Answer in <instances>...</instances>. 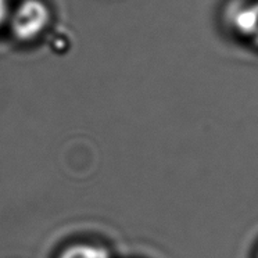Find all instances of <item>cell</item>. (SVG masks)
<instances>
[{"mask_svg": "<svg viewBox=\"0 0 258 258\" xmlns=\"http://www.w3.org/2000/svg\"><path fill=\"white\" fill-rule=\"evenodd\" d=\"M228 23L241 39L258 47V0L232 3L228 9Z\"/></svg>", "mask_w": 258, "mask_h": 258, "instance_id": "cell-2", "label": "cell"}, {"mask_svg": "<svg viewBox=\"0 0 258 258\" xmlns=\"http://www.w3.org/2000/svg\"><path fill=\"white\" fill-rule=\"evenodd\" d=\"M50 12L40 0H25L12 16V31L20 40L35 39L47 27Z\"/></svg>", "mask_w": 258, "mask_h": 258, "instance_id": "cell-1", "label": "cell"}, {"mask_svg": "<svg viewBox=\"0 0 258 258\" xmlns=\"http://www.w3.org/2000/svg\"><path fill=\"white\" fill-rule=\"evenodd\" d=\"M60 258H110L104 247L93 244H75L68 247Z\"/></svg>", "mask_w": 258, "mask_h": 258, "instance_id": "cell-3", "label": "cell"}, {"mask_svg": "<svg viewBox=\"0 0 258 258\" xmlns=\"http://www.w3.org/2000/svg\"><path fill=\"white\" fill-rule=\"evenodd\" d=\"M9 6H7V0H0V25L6 20Z\"/></svg>", "mask_w": 258, "mask_h": 258, "instance_id": "cell-4", "label": "cell"}]
</instances>
